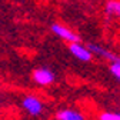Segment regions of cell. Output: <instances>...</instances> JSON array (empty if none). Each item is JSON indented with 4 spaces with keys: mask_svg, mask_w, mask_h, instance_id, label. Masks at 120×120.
Instances as JSON below:
<instances>
[{
    "mask_svg": "<svg viewBox=\"0 0 120 120\" xmlns=\"http://www.w3.org/2000/svg\"><path fill=\"white\" fill-rule=\"evenodd\" d=\"M69 50L71 53L73 57H76L77 60H80V62L83 63H89V62H92L93 60V53L89 50L87 46H84V44H82L80 41L77 43H70L69 44Z\"/></svg>",
    "mask_w": 120,
    "mask_h": 120,
    "instance_id": "5",
    "label": "cell"
},
{
    "mask_svg": "<svg viewBox=\"0 0 120 120\" xmlns=\"http://www.w3.org/2000/svg\"><path fill=\"white\" fill-rule=\"evenodd\" d=\"M22 107H23V110H24L29 116L37 117V116H40V114L43 113L44 104H43V101H41L37 96H34V94H27V96H24L23 100H22Z\"/></svg>",
    "mask_w": 120,
    "mask_h": 120,
    "instance_id": "1",
    "label": "cell"
},
{
    "mask_svg": "<svg viewBox=\"0 0 120 120\" xmlns=\"http://www.w3.org/2000/svg\"><path fill=\"white\" fill-rule=\"evenodd\" d=\"M104 11L109 17H117L120 19V0H107Z\"/></svg>",
    "mask_w": 120,
    "mask_h": 120,
    "instance_id": "7",
    "label": "cell"
},
{
    "mask_svg": "<svg viewBox=\"0 0 120 120\" xmlns=\"http://www.w3.org/2000/svg\"><path fill=\"white\" fill-rule=\"evenodd\" d=\"M87 47H89L90 52H92L94 56H97V57H101V59L107 60V62H110V63H120V56H117L114 52L106 49L104 46H101V44H97V43H89Z\"/></svg>",
    "mask_w": 120,
    "mask_h": 120,
    "instance_id": "3",
    "label": "cell"
},
{
    "mask_svg": "<svg viewBox=\"0 0 120 120\" xmlns=\"http://www.w3.org/2000/svg\"><path fill=\"white\" fill-rule=\"evenodd\" d=\"M50 29H52V32L57 37H60L62 40L67 41L69 44L70 43H77V41H80V37L77 36V33H74L71 29H69V27H66L63 24H60V23H53L50 26Z\"/></svg>",
    "mask_w": 120,
    "mask_h": 120,
    "instance_id": "4",
    "label": "cell"
},
{
    "mask_svg": "<svg viewBox=\"0 0 120 120\" xmlns=\"http://www.w3.org/2000/svg\"><path fill=\"white\" fill-rule=\"evenodd\" d=\"M109 71H110V74H112L116 80L120 82V63H110Z\"/></svg>",
    "mask_w": 120,
    "mask_h": 120,
    "instance_id": "9",
    "label": "cell"
},
{
    "mask_svg": "<svg viewBox=\"0 0 120 120\" xmlns=\"http://www.w3.org/2000/svg\"><path fill=\"white\" fill-rule=\"evenodd\" d=\"M32 79L36 84L39 86H49L52 84L54 80H56V74L47 69V67H39V69H34L33 73H32Z\"/></svg>",
    "mask_w": 120,
    "mask_h": 120,
    "instance_id": "2",
    "label": "cell"
},
{
    "mask_svg": "<svg viewBox=\"0 0 120 120\" xmlns=\"http://www.w3.org/2000/svg\"><path fill=\"white\" fill-rule=\"evenodd\" d=\"M54 117L56 120H86V116L80 110L74 109H62L56 112Z\"/></svg>",
    "mask_w": 120,
    "mask_h": 120,
    "instance_id": "6",
    "label": "cell"
},
{
    "mask_svg": "<svg viewBox=\"0 0 120 120\" xmlns=\"http://www.w3.org/2000/svg\"><path fill=\"white\" fill-rule=\"evenodd\" d=\"M97 120H120V113L101 112V113L97 116Z\"/></svg>",
    "mask_w": 120,
    "mask_h": 120,
    "instance_id": "8",
    "label": "cell"
}]
</instances>
